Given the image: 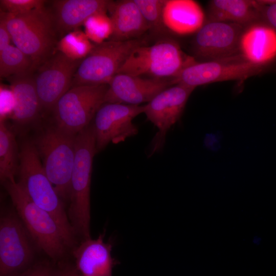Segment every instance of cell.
Listing matches in <instances>:
<instances>
[{
    "instance_id": "8992f818",
    "label": "cell",
    "mask_w": 276,
    "mask_h": 276,
    "mask_svg": "<svg viewBox=\"0 0 276 276\" xmlns=\"http://www.w3.org/2000/svg\"><path fill=\"white\" fill-rule=\"evenodd\" d=\"M76 138L55 126L47 129L33 142L48 178L64 199L70 198Z\"/></svg>"
},
{
    "instance_id": "3957f363",
    "label": "cell",
    "mask_w": 276,
    "mask_h": 276,
    "mask_svg": "<svg viewBox=\"0 0 276 276\" xmlns=\"http://www.w3.org/2000/svg\"><path fill=\"white\" fill-rule=\"evenodd\" d=\"M97 153L93 122L76 135L72 170L69 217L76 233L90 237V188L93 159Z\"/></svg>"
},
{
    "instance_id": "30bf717a",
    "label": "cell",
    "mask_w": 276,
    "mask_h": 276,
    "mask_svg": "<svg viewBox=\"0 0 276 276\" xmlns=\"http://www.w3.org/2000/svg\"><path fill=\"white\" fill-rule=\"evenodd\" d=\"M82 60H73L55 52L34 74L42 111H53L59 99L72 87L74 75Z\"/></svg>"
},
{
    "instance_id": "5bb4252c",
    "label": "cell",
    "mask_w": 276,
    "mask_h": 276,
    "mask_svg": "<svg viewBox=\"0 0 276 276\" xmlns=\"http://www.w3.org/2000/svg\"><path fill=\"white\" fill-rule=\"evenodd\" d=\"M33 252L20 222L11 214L0 220V276H16L31 264Z\"/></svg>"
},
{
    "instance_id": "1f68e13d",
    "label": "cell",
    "mask_w": 276,
    "mask_h": 276,
    "mask_svg": "<svg viewBox=\"0 0 276 276\" xmlns=\"http://www.w3.org/2000/svg\"><path fill=\"white\" fill-rule=\"evenodd\" d=\"M11 40V36L5 19L3 15L0 14V52L10 45Z\"/></svg>"
},
{
    "instance_id": "e0dca14e",
    "label": "cell",
    "mask_w": 276,
    "mask_h": 276,
    "mask_svg": "<svg viewBox=\"0 0 276 276\" xmlns=\"http://www.w3.org/2000/svg\"><path fill=\"white\" fill-rule=\"evenodd\" d=\"M111 1L56 0L52 2V12L57 33L62 37L77 30L93 15L106 12Z\"/></svg>"
},
{
    "instance_id": "2e32d148",
    "label": "cell",
    "mask_w": 276,
    "mask_h": 276,
    "mask_svg": "<svg viewBox=\"0 0 276 276\" xmlns=\"http://www.w3.org/2000/svg\"><path fill=\"white\" fill-rule=\"evenodd\" d=\"M239 53L251 63L267 67L276 59V30L262 20L246 26Z\"/></svg>"
},
{
    "instance_id": "d6986e66",
    "label": "cell",
    "mask_w": 276,
    "mask_h": 276,
    "mask_svg": "<svg viewBox=\"0 0 276 276\" xmlns=\"http://www.w3.org/2000/svg\"><path fill=\"white\" fill-rule=\"evenodd\" d=\"M108 10L112 26L109 40L127 41L137 39L148 30L147 23L134 0L111 1Z\"/></svg>"
},
{
    "instance_id": "ba28073f",
    "label": "cell",
    "mask_w": 276,
    "mask_h": 276,
    "mask_svg": "<svg viewBox=\"0 0 276 276\" xmlns=\"http://www.w3.org/2000/svg\"><path fill=\"white\" fill-rule=\"evenodd\" d=\"M108 84L71 87L58 101L53 110L55 126L73 135L92 122L104 98Z\"/></svg>"
},
{
    "instance_id": "83f0119b",
    "label": "cell",
    "mask_w": 276,
    "mask_h": 276,
    "mask_svg": "<svg viewBox=\"0 0 276 276\" xmlns=\"http://www.w3.org/2000/svg\"><path fill=\"white\" fill-rule=\"evenodd\" d=\"M46 2L43 0H1L0 4L4 11L19 14L43 7Z\"/></svg>"
},
{
    "instance_id": "52a82bcc",
    "label": "cell",
    "mask_w": 276,
    "mask_h": 276,
    "mask_svg": "<svg viewBox=\"0 0 276 276\" xmlns=\"http://www.w3.org/2000/svg\"><path fill=\"white\" fill-rule=\"evenodd\" d=\"M142 38L127 40H106L95 45L80 62L72 87L108 84L136 48L146 45Z\"/></svg>"
},
{
    "instance_id": "4316f807",
    "label": "cell",
    "mask_w": 276,
    "mask_h": 276,
    "mask_svg": "<svg viewBox=\"0 0 276 276\" xmlns=\"http://www.w3.org/2000/svg\"><path fill=\"white\" fill-rule=\"evenodd\" d=\"M84 33L95 44H99L110 39L112 33L111 19L106 12L96 13L83 24Z\"/></svg>"
},
{
    "instance_id": "5b68a950",
    "label": "cell",
    "mask_w": 276,
    "mask_h": 276,
    "mask_svg": "<svg viewBox=\"0 0 276 276\" xmlns=\"http://www.w3.org/2000/svg\"><path fill=\"white\" fill-rule=\"evenodd\" d=\"M27 229L37 245L50 258L62 257L67 246L58 223L36 205L15 180L3 183Z\"/></svg>"
},
{
    "instance_id": "7a4b0ae2",
    "label": "cell",
    "mask_w": 276,
    "mask_h": 276,
    "mask_svg": "<svg viewBox=\"0 0 276 276\" xmlns=\"http://www.w3.org/2000/svg\"><path fill=\"white\" fill-rule=\"evenodd\" d=\"M15 46L32 60L35 71L56 51L57 31L45 7L14 14L1 10Z\"/></svg>"
},
{
    "instance_id": "7402d4cb",
    "label": "cell",
    "mask_w": 276,
    "mask_h": 276,
    "mask_svg": "<svg viewBox=\"0 0 276 276\" xmlns=\"http://www.w3.org/2000/svg\"><path fill=\"white\" fill-rule=\"evenodd\" d=\"M259 1L211 0L208 6V21L229 22L244 27L261 20Z\"/></svg>"
},
{
    "instance_id": "ac0fdd59",
    "label": "cell",
    "mask_w": 276,
    "mask_h": 276,
    "mask_svg": "<svg viewBox=\"0 0 276 276\" xmlns=\"http://www.w3.org/2000/svg\"><path fill=\"white\" fill-rule=\"evenodd\" d=\"M104 236L103 232L96 239H84L74 249L76 268L83 276H112V245L104 241Z\"/></svg>"
},
{
    "instance_id": "484cf974",
    "label": "cell",
    "mask_w": 276,
    "mask_h": 276,
    "mask_svg": "<svg viewBox=\"0 0 276 276\" xmlns=\"http://www.w3.org/2000/svg\"><path fill=\"white\" fill-rule=\"evenodd\" d=\"M166 0H134L139 8L148 27L154 35H162L168 30L163 19Z\"/></svg>"
},
{
    "instance_id": "44dd1931",
    "label": "cell",
    "mask_w": 276,
    "mask_h": 276,
    "mask_svg": "<svg viewBox=\"0 0 276 276\" xmlns=\"http://www.w3.org/2000/svg\"><path fill=\"white\" fill-rule=\"evenodd\" d=\"M15 99V106L10 119L18 125L34 121L42 112L33 72L8 78Z\"/></svg>"
},
{
    "instance_id": "6da1fadb",
    "label": "cell",
    "mask_w": 276,
    "mask_h": 276,
    "mask_svg": "<svg viewBox=\"0 0 276 276\" xmlns=\"http://www.w3.org/2000/svg\"><path fill=\"white\" fill-rule=\"evenodd\" d=\"M18 182L30 199L50 214L58 223L68 247L74 243L75 231L63 204L48 178L33 143L26 142L19 152Z\"/></svg>"
},
{
    "instance_id": "f1b7e54d",
    "label": "cell",
    "mask_w": 276,
    "mask_h": 276,
    "mask_svg": "<svg viewBox=\"0 0 276 276\" xmlns=\"http://www.w3.org/2000/svg\"><path fill=\"white\" fill-rule=\"evenodd\" d=\"M15 106V99L10 86L1 85L0 122L11 119Z\"/></svg>"
},
{
    "instance_id": "277c9868",
    "label": "cell",
    "mask_w": 276,
    "mask_h": 276,
    "mask_svg": "<svg viewBox=\"0 0 276 276\" xmlns=\"http://www.w3.org/2000/svg\"><path fill=\"white\" fill-rule=\"evenodd\" d=\"M197 62L194 57L182 50L176 40L167 38L136 48L118 74L171 80Z\"/></svg>"
},
{
    "instance_id": "8fae6325",
    "label": "cell",
    "mask_w": 276,
    "mask_h": 276,
    "mask_svg": "<svg viewBox=\"0 0 276 276\" xmlns=\"http://www.w3.org/2000/svg\"><path fill=\"white\" fill-rule=\"evenodd\" d=\"M144 111V105L103 103L93 122L97 153L110 143L118 144L137 134L138 128L132 120Z\"/></svg>"
},
{
    "instance_id": "9a60e30c",
    "label": "cell",
    "mask_w": 276,
    "mask_h": 276,
    "mask_svg": "<svg viewBox=\"0 0 276 276\" xmlns=\"http://www.w3.org/2000/svg\"><path fill=\"white\" fill-rule=\"evenodd\" d=\"M104 103L140 105L172 85L171 80L117 74L108 84Z\"/></svg>"
},
{
    "instance_id": "4fadbf2b",
    "label": "cell",
    "mask_w": 276,
    "mask_h": 276,
    "mask_svg": "<svg viewBox=\"0 0 276 276\" xmlns=\"http://www.w3.org/2000/svg\"><path fill=\"white\" fill-rule=\"evenodd\" d=\"M245 27L233 22L207 21L193 39L194 55L208 61L238 54L239 41Z\"/></svg>"
},
{
    "instance_id": "7c38bea8",
    "label": "cell",
    "mask_w": 276,
    "mask_h": 276,
    "mask_svg": "<svg viewBox=\"0 0 276 276\" xmlns=\"http://www.w3.org/2000/svg\"><path fill=\"white\" fill-rule=\"evenodd\" d=\"M194 88L176 84L163 90L144 105V113L158 129L152 141L151 154L161 149L168 131L180 118Z\"/></svg>"
},
{
    "instance_id": "d6a6232c",
    "label": "cell",
    "mask_w": 276,
    "mask_h": 276,
    "mask_svg": "<svg viewBox=\"0 0 276 276\" xmlns=\"http://www.w3.org/2000/svg\"><path fill=\"white\" fill-rule=\"evenodd\" d=\"M56 276H78L77 269L71 264H64L56 270Z\"/></svg>"
},
{
    "instance_id": "9c48e42d",
    "label": "cell",
    "mask_w": 276,
    "mask_h": 276,
    "mask_svg": "<svg viewBox=\"0 0 276 276\" xmlns=\"http://www.w3.org/2000/svg\"><path fill=\"white\" fill-rule=\"evenodd\" d=\"M265 68L251 63L238 53L216 60L197 61L183 70L171 81L173 85L181 84L195 89L214 82L245 80Z\"/></svg>"
},
{
    "instance_id": "603a6c76",
    "label": "cell",
    "mask_w": 276,
    "mask_h": 276,
    "mask_svg": "<svg viewBox=\"0 0 276 276\" xmlns=\"http://www.w3.org/2000/svg\"><path fill=\"white\" fill-rule=\"evenodd\" d=\"M19 164V152L14 133L6 122H0V180L3 184L15 180Z\"/></svg>"
},
{
    "instance_id": "d4e9b609",
    "label": "cell",
    "mask_w": 276,
    "mask_h": 276,
    "mask_svg": "<svg viewBox=\"0 0 276 276\" xmlns=\"http://www.w3.org/2000/svg\"><path fill=\"white\" fill-rule=\"evenodd\" d=\"M95 43L88 39L84 32L75 30L60 39L56 51L73 60H82L91 51Z\"/></svg>"
},
{
    "instance_id": "f546056e",
    "label": "cell",
    "mask_w": 276,
    "mask_h": 276,
    "mask_svg": "<svg viewBox=\"0 0 276 276\" xmlns=\"http://www.w3.org/2000/svg\"><path fill=\"white\" fill-rule=\"evenodd\" d=\"M261 20L276 30V0L260 1Z\"/></svg>"
},
{
    "instance_id": "4dcf8cb0",
    "label": "cell",
    "mask_w": 276,
    "mask_h": 276,
    "mask_svg": "<svg viewBox=\"0 0 276 276\" xmlns=\"http://www.w3.org/2000/svg\"><path fill=\"white\" fill-rule=\"evenodd\" d=\"M16 276H56V270L49 263L41 262L31 265Z\"/></svg>"
},
{
    "instance_id": "cb8c5ba5",
    "label": "cell",
    "mask_w": 276,
    "mask_h": 276,
    "mask_svg": "<svg viewBox=\"0 0 276 276\" xmlns=\"http://www.w3.org/2000/svg\"><path fill=\"white\" fill-rule=\"evenodd\" d=\"M35 71L31 59L15 46L10 45L0 52V77L9 78Z\"/></svg>"
},
{
    "instance_id": "ffe728a7",
    "label": "cell",
    "mask_w": 276,
    "mask_h": 276,
    "mask_svg": "<svg viewBox=\"0 0 276 276\" xmlns=\"http://www.w3.org/2000/svg\"><path fill=\"white\" fill-rule=\"evenodd\" d=\"M163 19L168 30L178 35L196 33L204 24L205 15L193 0H166Z\"/></svg>"
}]
</instances>
